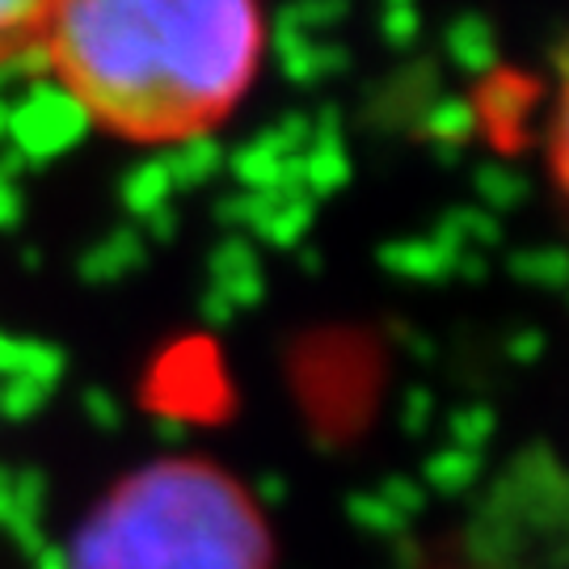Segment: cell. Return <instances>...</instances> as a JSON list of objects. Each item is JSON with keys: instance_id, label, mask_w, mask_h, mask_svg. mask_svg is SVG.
I'll return each instance as SVG.
<instances>
[{"instance_id": "obj_1", "label": "cell", "mask_w": 569, "mask_h": 569, "mask_svg": "<svg viewBox=\"0 0 569 569\" xmlns=\"http://www.w3.org/2000/svg\"><path fill=\"white\" fill-rule=\"evenodd\" d=\"M266 18L237 0L51 4L42 60L63 93L136 143H190L237 110L258 77Z\"/></svg>"}, {"instance_id": "obj_2", "label": "cell", "mask_w": 569, "mask_h": 569, "mask_svg": "<svg viewBox=\"0 0 569 569\" xmlns=\"http://www.w3.org/2000/svg\"><path fill=\"white\" fill-rule=\"evenodd\" d=\"M60 552L63 569H270L258 507L203 460H161L119 481Z\"/></svg>"}, {"instance_id": "obj_3", "label": "cell", "mask_w": 569, "mask_h": 569, "mask_svg": "<svg viewBox=\"0 0 569 569\" xmlns=\"http://www.w3.org/2000/svg\"><path fill=\"white\" fill-rule=\"evenodd\" d=\"M89 119L56 81L26 84L9 106H0V140L21 161H56L84 140Z\"/></svg>"}, {"instance_id": "obj_4", "label": "cell", "mask_w": 569, "mask_h": 569, "mask_svg": "<svg viewBox=\"0 0 569 569\" xmlns=\"http://www.w3.org/2000/svg\"><path fill=\"white\" fill-rule=\"evenodd\" d=\"M47 26L51 4H26V0H0V72H21L26 63H47Z\"/></svg>"}, {"instance_id": "obj_5", "label": "cell", "mask_w": 569, "mask_h": 569, "mask_svg": "<svg viewBox=\"0 0 569 569\" xmlns=\"http://www.w3.org/2000/svg\"><path fill=\"white\" fill-rule=\"evenodd\" d=\"M552 173L569 194V84L561 93V106H557V122H552Z\"/></svg>"}]
</instances>
